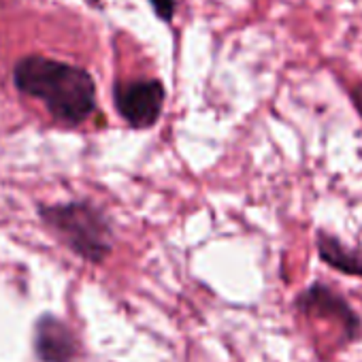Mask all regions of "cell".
I'll use <instances>...</instances> for the list:
<instances>
[{
  "instance_id": "cell-1",
  "label": "cell",
  "mask_w": 362,
  "mask_h": 362,
  "mask_svg": "<svg viewBox=\"0 0 362 362\" xmlns=\"http://www.w3.org/2000/svg\"><path fill=\"white\" fill-rule=\"evenodd\" d=\"M16 88L41 100L54 119L66 126H79L96 107V86L92 75L75 64L45 56H26L13 71Z\"/></svg>"
},
{
  "instance_id": "cell-2",
  "label": "cell",
  "mask_w": 362,
  "mask_h": 362,
  "mask_svg": "<svg viewBox=\"0 0 362 362\" xmlns=\"http://www.w3.org/2000/svg\"><path fill=\"white\" fill-rule=\"evenodd\" d=\"M41 220L54 230L58 239L88 262H103L113 247V228L107 216L86 201L41 205Z\"/></svg>"
},
{
  "instance_id": "cell-3",
  "label": "cell",
  "mask_w": 362,
  "mask_h": 362,
  "mask_svg": "<svg viewBox=\"0 0 362 362\" xmlns=\"http://www.w3.org/2000/svg\"><path fill=\"white\" fill-rule=\"evenodd\" d=\"M164 98L166 92L158 79L124 81L113 90L115 109L132 128H151L160 119Z\"/></svg>"
},
{
  "instance_id": "cell-4",
  "label": "cell",
  "mask_w": 362,
  "mask_h": 362,
  "mask_svg": "<svg viewBox=\"0 0 362 362\" xmlns=\"http://www.w3.org/2000/svg\"><path fill=\"white\" fill-rule=\"evenodd\" d=\"M296 307L307 315L337 320L341 324L343 334H345L347 341L356 339L360 334V330H362L360 315L351 309V305L322 281H315L305 292H300L298 298H296Z\"/></svg>"
},
{
  "instance_id": "cell-5",
  "label": "cell",
  "mask_w": 362,
  "mask_h": 362,
  "mask_svg": "<svg viewBox=\"0 0 362 362\" xmlns=\"http://www.w3.org/2000/svg\"><path fill=\"white\" fill-rule=\"evenodd\" d=\"M35 351L41 362H73L77 343L62 320L56 315H43L35 326Z\"/></svg>"
},
{
  "instance_id": "cell-6",
  "label": "cell",
  "mask_w": 362,
  "mask_h": 362,
  "mask_svg": "<svg viewBox=\"0 0 362 362\" xmlns=\"http://www.w3.org/2000/svg\"><path fill=\"white\" fill-rule=\"evenodd\" d=\"M315 245L322 262H326L330 269L345 275L362 277V250L345 245L337 235H330L326 230H317Z\"/></svg>"
},
{
  "instance_id": "cell-7",
  "label": "cell",
  "mask_w": 362,
  "mask_h": 362,
  "mask_svg": "<svg viewBox=\"0 0 362 362\" xmlns=\"http://www.w3.org/2000/svg\"><path fill=\"white\" fill-rule=\"evenodd\" d=\"M149 5L162 22H170L175 16V9H177L175 0H149Z\"/></svg>"
},
{
  "instance_id": "cell-8",
  "label": "cell",
  "mask_w": 362,
  "mask_h": 362,
  "mask_svg": "<svg viewBox=\"0 0 362 362\" xmlns=\"http://www.w3.org/2000/svg\"><path fill=\"white\" fill-rule=\"evenodd\" d=\"M349 98H351V103H354L356 111H358V113H360V117H362V83L349 90Z\"/></svg>"
}]
</instances>
